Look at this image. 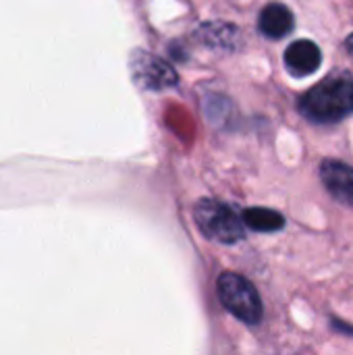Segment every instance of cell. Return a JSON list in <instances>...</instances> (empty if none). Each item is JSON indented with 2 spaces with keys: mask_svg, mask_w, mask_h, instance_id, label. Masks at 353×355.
<instances>
[{
  "mask_svg": "<svg viewBox=\"0 0 353 355\" xmlns=\"http://www.w3.org/2000/svg\"><path fill=\"white\" fill-rule=\"evenodd\" d=\"M302 114L312 123H339L353 112V77L333 73L308 89L300 100Z\"/></svg>",
  "mask_w": 353,
  "mask_h": 355,
  "instance_id": "cell-1",
  "label": "cell"
},
{
  "mask_svg": "<svg viewBox=\"0 0 353 355\" xmlns=\"http://www.w3.org/2000/svg\"><path fill=\"white\" fill-rule=\"evenodd\" d=\"M218 297L223 306L239 320L248 324H258L262 320V302L256 287L237 272H223L216 283Z\"/></svg>",
  "mask_w": 353,
  "mask_h": 355,
  "instance_id": "cell-2",
  "label": "cell"
},
{
  "mask_svg": "<svg viewBox=\"0 0 353 355\" xmlns=\"http://www.w3.org/2000/svg\"><path fill=\"white\" fill-rule=\"evenodd\" d=\"M200 231L218 243H237L243 239V218L218 200H200L193 210Z\"/></svg>",
  "mask_w": 353,
  "mask_h": 355,
  "instance_id": "cell-3",
  "label": "cell"
},
{
  "mask_svg": "<svg viewBox=\"0 0 353 355\" xmlns=\"http://www.w3.org/2000/svg\"><path fill=\"white\" fill-rule=\"evenodd\" d=\"M131 71H133V79L152 92H160V89H169L173 85H177V73L169 67V62H164L162 58L148 54V52H135L131 58Z\"/></svg>",
  "mask_w": 353,
  "mask_h": 355,
  "instance_id": "cell-4",
  "label": "cell"
},
{
  "mask_svg": "<svg viewBox=\"0 0 353 355\" xmlns=\"http://www.w3.org/2000/svg\"><path fill=\"white\" fill-rule=\"evenodd\" d=\"M320 177L327 189L335 200H339L345 206L353 208V168L337 162V160H325L320 166Z\"/></svg>",
  "mask_w": 353,
  "mask_h": 355,
  "instance_id": "cell-5",
  "label": "cell"
},
{
  "mask_svg": "<svg viewBox=\"0 0 353 355\" xmlns=\"http://www.w3.org/2000/svg\"><path fill=\"white\" fill-rule=\"evenodd\" d=\"M320 48L310 40L293 42L285 52V67L293 75H312L320 67Z\"/></svg>",
  "mask_w": 353,
  "mask_h": 355,
  "instance_id": "cell-6",
  "label": "cell"
},
{
  "mask_svg": "<svg viewBox=\"0 0 353 355\" xmlns=\"http://www.w3.org/2000/svg\"><path fill=\"white\" fill-rule=\"evenodd\" d=\"M258 27L270 40L285 37L293 29V15L285 4L270 2L262 8L260 19H258Z\"/></svg>",
  "mask_w": 353,
  "mask_h": 355,
  "instance_id": "cell-7",
  "label": "cell"
},
{
  "mask_svg": "<svg viewBox=\"0 0 353 355\" xmlns=\"http://www.w3.org/2000/svg\"><path fill=\"white\" fill-rule=\"evenodd\" d=\"M243 225L258 233H275L285 227V218L268 208H248L241 212Z\"/></svg>",
  "mask_w": 353,
  "mask_h": 355,
  "instance_id": "cell-8",
  "label": "cell"
},
{
  "mask_svg": "<svg viewBox=\"0 0 353 355\" xmlns=\"http://www.w3.org/2000/svg\"><path fill=\"white\" fill-rule=\"evenodd\" d=\"M345 46H347V50H350V52H352V54H353V33H352V35H350V37H347Z\"/></svg>",
  "mask_w": 353,
  "mask_h": 355,
  "instance_id": "cell-9",
  "label": "cell"
}]
</instances>
